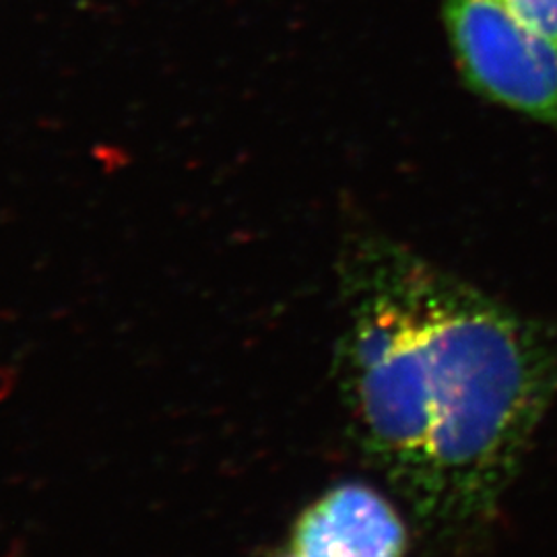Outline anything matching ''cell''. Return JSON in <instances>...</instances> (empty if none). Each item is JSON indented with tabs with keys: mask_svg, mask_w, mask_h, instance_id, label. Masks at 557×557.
I'll return each instance as SVG.
<instances>
[{
	"mask_svg": "<svg viewBox=\"0 0 557 557\" xmlns=\"http://www.w3.org/2000/svg\"><path fill=\"white\" fill-rule=\"evenodd\" d=\"M338 382L359 453L419 527L494 517L557 395V333L391 239H351Z\"/></svg>",
	"mask_w": 557,
	"mask_h": 557,
	"instance_id": "6da1fadb",
	"label": "cell"
},
{
	"mask_svg": "<svg viewBox=\"0 0 557 557\" xmlns=\"http://www.w3.org/2000/svg\"><path fill=\"white\" fill-rule=\"evenodd\" d=\"M460 73L481 96L557 126V44L508 0H440Z\"/></svg>",
	"mask_w": 557,
	"mask_h": 557,
	"instance_id": "7a4b0ae2",
	"label": "cell"
},
{
	"mask_svg": "<svg viewBox=\"0 0 557 557\" xmlns=\"http://www.w3.org/2000/svg\"><path fill=\"white\" fill-rule=\"evenodd\" d=\"M292 552L299 557H405L407 527L376 490L343 483L301 515Z\"/></svg>",
	"mask_w": 557,
	"mask_h": 557,
	"instance_id": "3957f363",
	"label": "cell"
},
{
	"mask_svg": "<svg viewBox=\"0 0 557 557\" xmlns=\"http://www.w3.org/2000/svg\"><path fill=\"white\" fill-rule=\"evenodd\" d=\"M510 7L541 34L557 44V0H508Z\"/></svg>",
	"mask_w": 557,
	"mask_h": 557,
	"instance_id": "277c9868",
	"label": "cell"
},
{
	"mask_svg": "<svg viewBox=\"0 0 557 557\" xmlns=\"http://www.w3.org/2000/svg\"><path fill=\"white\" fill-rule=\"evenodd\" d=\"M283 557H299L298 554H296V552H292V554H289V556H283Z\"/></svg>",
	"mask_w": 557,
	"mask_h": 557,
	"instance_id": "5b68a950",
	"label": "cell"
}]
</instances>
